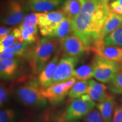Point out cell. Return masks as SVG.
<instances>
[{"mask_svg":"<svg viewBox=\"0 0 122 122\" xmlns=\"http://www.w3.org/2000/svg\"><path fill=\"white\" fill-rule=\"evenodd\" d=\"M110 11L109 4L101 0H86L72 21L73 33L84 42L88 50L99 41L102 28Z\"/></svg>","mask_w":122,"mask_h":122,"instance_id":"obj_1","label":"cell"},{"mask_svg":"<svg viewBox=\"0 0 122 122\" xmlns=\"http://www.w3.org/2000/svg\"><path fill=\"white\" fill-rule=\"evenodd\" d=\"M60 41L56 38L45 37L30 44L25 58L28 61L32 71L39 74L57 51Z\"/></svg>","mask_w":122,"mask_h":122,"instance_id":"obj_2","label":"cell"},{"mask_svg":"<svg viewBox=\"0 0 122 122\" xmlns=\"http://www.w3.org/2000/svg\"><path fill=\"white\" fill-rule=\"evenodd\" d=\"M42 88L39 81L34 79L23 80L14 90L16 98L25 106L41 107L46 105V98L42 94Z\"/></svg>","mask_w":122,"mask_h":122,"instance_id":"obj_3","label":"cell"},{"mask_svg":"<svg viewBox=\"0 0 122 122\" xmlns=\"http://www.w3.org/2000/svg\"><path fill=\"white\" fill-rule=\"evenodd\" d=\"M93 77L102 83H108L120 70L122 63L96 55L92 63Z\"/></svg>","mask_w":122,"mask_h":122,"instance_id":"obj_4","label":"cell"},{"mask_svg":"<svg viewBox=\"0 0 122 122\" xmlns=\"http://www.w3.org/2000/svg\"><path fill=\"white\" fill-rule=\"evenodd\" d=\"M25 10L20 0H9L4 5L2 9L1 23L9 26L20 24L25 18Z\"/></svg>","mask_w":122,"mask_h":122,"instance_id":"obj_5","label":"cell"},{"mask_svg":"<svg viewBox=\"0 0 122 122\" xmlns=\"http://www.w3.org/2000/svg\"><path fill=\"white\" fill-rule=\"evenodd\" d=\"M95 106V101L92 100L88 94H84L72 101L66 112V120H76L85 117Z\"/></svg>","mask_w":122,"mask_h":122,"instance_id":"obj_6","label":"cell"},{"mask_svg":"<svg viewBox=\"0 0 122 122\" xmlns=\"http://www.w3.org/2000/svg\"><path fill=\"white\" fill-rule=\"evenodd\" d=\"M75 83L76 79L72 77L63 83L52 84L48 88H42V94L51 104H59L64 100Z\"/></svg>","mask_w":122,"mask_h":122,"instance_id":"obj_7","label":"cell"},{"mask_svg":"<svg viewBox=\"0 0 122 122\" xmlns=\"http://www.w3.org/2000/svg\"><path fill=\"white\" fill-rule=\"evenodd\" d=\"M79 58L64 57L59 60L55 70L52 84L63 83L74 77V68L78 62Z\"/></svg>","mask_w":122,"mask_h":122,"instance_id":"obj_8","label":"cell"},{"mask_svg":"<svg viewBox=\"0 0 122 122\" xmlns=\"http://www.w3.org/2000/svg\"><path fill=\"white\" fill-rule=\"evenodd\" d=\"M60 42L65 57H79L88 50L84 42L74 33L68 35Z\"/></svg>","mask_w":122,"mask_h":122,"instance_id":"obj_9","label":"cell"},{"mask_svg":"<svg viewBox=\"0 0 122 122\" xmlns=\"http://www.w3.org/2000/svg\"><path fill=\"white\" fill-rule=\"evenodd\" d=\"M39 29L42 36L56 38L60 41L68 35L73 33L72 22L67 18L54 26Z\"/></svg>","mask_w":122,"mask_h":122,"instance_id":"obj_10","label":"cell"},{"mask_svg":"<svg viewBox=\"0 0 122 122\" xmlns=\"http://www.w3.org/2000/svg\"><path fill=\"white\" fill-rule=\"evenodd\" d=\"M90 50L100 57L122 63V47L106 45L103 40L94 44Z\"/></svg>","mask_w":122,"mask_h":122,"instance_id":"obj_11","label":"cell"},{"mask_svg":"<svg viewBox=\"0 0 122 122\" xmlns=\"http://www.w3.org/2000/svg\"><path fill=\"white\" fill-rule=\"evenodd\" d=\"M59 54H56L39 74L38 81L43 89L48 88L52 84L53 76L56 67L59 61Z\"/></svg>","mask_w":122,"mask_h":122,"instance_id":"obj_12","label":"cell"},{"mask_svg":"<svg viewBox=\"0 0 122 122\" xmlns=\"http://www.w3.org/2000/svg\"><path fill=\"white\" fill-rule=\"evenodd\" d=\"M66 18L62 10L40 13L38 26L39 28L51 27L62 22Z\"/></svg>","mask_w":122,"mask_h":122,"instance_id":"obj_13","label":"cell"},{"mask_svg":"<svg viewBox=\"0 0 122 122\" xmlns=\"http://www.w3.org/2000/svg\"><path fill=\"white\" fill-rule=\"evenodd\" d=\"M63 0H28V6L32 11L37 13L50 12L63 4Z\"/></svg>","mask_w":122,"mask_h":122,"instance_id":"obj_14","label":"cell"},{"mask_svg":"<svg viewBox=\"0 0 122 122\" xmlns=\"http://www.w3.org/2000/svg\"><path fill=\"white\" fill-rule=\"evenodd\" d=\"M122 24V15L118 14L111 10L103 24L99 37V41H103L105 37L118 28Z\"/></svg>","mask_w":122,"mask_h":122,"instance_id":"obj_15","label":"cell"},{"mask_svg":"<svg viewBox=\"0 0 122 122\" xmlns=\"http://www.w3.org/2000/svg\"><path fill=\"white\" fill-rule=\"evenodd\" d=\"M20 61L19 58L0 60V75L1 79L10 80L16 75L19 70Z\"/></svg>","mask_w":122,"mask_h":122,"instance_id":"obj_16","label":"cell"},{"mask_svg":"<svg viewBox=\"0 0 122 122\" xmlns=\"http://www.w3.org/2000/svg\"><path fill=\"white\" fill-rule=\"evenodd\" d=\"M12 33L16 38L18 41L24 43L33 44L38 40V30L37 27H27L24 28H15Z\"/></svg>","mask_w":122,"mask_h":122,"instance_id":"obj_17","label":"cell"},{"mask_svg":"<svg viewBox=\"0 0 122 122\" xmlns=\"http://www.w3.org/2000/svg\"><path fill=\"white\" fill-rule=\"evenodd\" d=\"M115 103L114 96L107 95L104 100L98 102L96 105L97 110L100 111L105 122H112Z\"/></svg>","mask_w":122,"mask_h":122,"instance_id":"obj_18","label":"cell"},{"mask_svg":"<svg viewBox=\"0 0 122 122\" xmlns=\"http://www.w3.org/2000/svg\"><path fill=\"white\" fill-rule=\"evenodd\" d=\"M88 94L94 101L100 102L106 98L107 86L102 83H98L93 79L88 80Z\"/></svg>","mask_w":122,"mask_h":122,"instance_id":"obj_19","label":"cell"},{"mask_svg":"<svg viewBox=\"0 0 122 122\" xmlns=\"http://www.w3.org/2000/svg\"><path fill=\"white\" fill-rule=\"evenodd\" d=\"M82 6L79 0H66L62 5V10L66 17L72 21L80 13Z\"/></svg>","mask_w":122,"mask_h":122,"instance_id":"obj_20","label":"cell"},{"mask_svg":"<svg viewBox=\"0 0 122 122\" xmlns=\"http://www.w3.org/2000/svg\"><path fill=\"white\" fill-rule=\"evenodd\" d=\"M88 80H78L70 89L68 96L71 98H79L84 94H88Z\"/></svg>","mask_w":122,"mask_h":122,"instance_id":"obj_21","label":"cell"},{"mask_svg":"<svg viewBox=\"0 0 122 122\" xmlns=\"http://www.w3.org/2000/svg\"><path fill=\"white\" fill-rule=\"evenodd\" d=\"M106 45H111L122 47V24L103 39Z\"/></svg>","mask_w":122,"mask_h":122,"instance_id":"obj_22","label":"cell"},{"mask_svg":"<svg viewBox=\"0 0 122 122\" xmlns=\"http://www.w3.org/2000/svg\"><path fill=\"white\" fill-rule=\"evenodd\" d=\"M93 77L92 65H84L75 70L74 77L78 80H88Z\"/></svg>","mask_w":122,"mask_h":122,"instance_id":"obj_23","label":"cell"},{"mask_svg":"<svg viewBox=\"0 0 122 122\" xmlns=\"http://www.w3.org/2000/svg\"><path fill=\"white\" fill-rule=\"evenodd\" d=\"M107 88L114 94H122V69L107 83Z\"/></svg>","mask_w":122,"mask_h":122,"instance_id":"obj_24","label":"cell"},{"mask_svg":"<svg viewBox=\"0 0 122 122\" xmlns=\"http://www.w3.org/2000/svg\"><path fill=\"white\" fill-rule=\"evenodd\" d=\"M30 45V44L17 41L14 43L10 47L11 49L12 53H14L20 58L24 57L25 58Z\"/></svg>","mask_w":122,"mask_h":122,"instance_id":"obj_25","label":"cell"},{"mask_svg":"<svg viewBox=\"0 0 122 122\" xmlns=\"http://www.w3.org/2000/svg\"><path fill=\"white\" fill-rule=\"evenodd\" d=\"M39 13H32L25 16L19 25V28H24L27 27H35L38 25Z\"/></svg>","mask_w":122,"mask_h":122,"instance_id":"obj_26","label":"cell"},{"mask_svg":"<svg viewBox=\"0 0 122 122\" xmlns=\"http://www.w3.org/2000/svg\"><path fill=\"white\" fill-rule=\"evenodd\" d=\"M11 96V88L10 86H7L4 82H1L0 86V106L4 107L9 101Z\"/></svg>","mask_w":122,"mask_h":122,"instance_id":"obj_27","label":"cell"},{"mask_svg":"<svg viewBox=\"0 0 122 122\" xmlns=\"http://www.w3.org/2000/svg\"><path fill=\"white\" fill-rule=\"evenodd\" d=\"M16 113L11 108L1 109L0 111V122H15Z\"/></svg>","mask_w":122,"mask_h":122,"instance_id":"obj_28","label":"cell"},{"mask_svg":"<svg viewBox=\"0 0 122 122\" xmlns=\"http://www.w3.org/2000/svg\"><path fill=\"white\" fill-rule=\"evenodd\" d=\"M84 122H105L100 111L93 109L84 117Z\"/></svg>","mask_w":122,"mask_h":122,"instance_id":"obj_29","label":"cell"},{"mask_svg":"<svg viewBox=\"0 0 122 122\" xmlns=\"http://www.w3.org/2000/svg\"><path fill=\"white\" fill-rule=\"evenodd\" d=\"M18 40L13 33L7 35L5 37L0 39V50H2L4 48L11 46Z\"/></svg>","mask_w":122,"mask_h":122,"instance_id":"obj_30","label":"cell"},{"mask_svg":"<svg viewBox=\"0 0 122 122\" xmlns=\"http://www.w3.org/2000/svg\"><path fill=\"white\" fill-rule=\"evenodd\" d=\"M112 122H122V105L115 106Z\"/></svg>","mask_w":122,"mask_h":122,"instance_id":"obj_31","label":"cell"},{"mask_svg":"<svg viewBox=\"0 0 122 122\" xmlns=\"http://www.w3.org/2000/svg\"><path fill=\"white\" fill-rule=\"evenodd\" d=\"M15 58H20L15 54L14 53H1L0 54V60L4 59H12Z\"/></svg>","mask_w":122,"mask_h":122,"instance_id":"obj_32","label":"cell"},{"mask_svg":"<svg viewBox=\"0 0 122 122\" xmlns=\"http://www.w3.org/2000/svg\"><path fill=\"white\" fill-rule=\"evenodd\" d=\"M11 32H13L11 28L1 26L0 28V39H2L7 35H10Z\"/></svg>","mask_w":122,"mask_h":122,"instance_id":"obj_33","label":"cell"},{"mask_svg":"<svg viewBox=\"0 0 122 122\" xmlns=\"http://www.w3.org/2000/svg\"><path fill=\"white\" fill-rule=\"evenodd\" d=\"M116 4L122 6V0H115V1H114Z\"/></svg>","mask_w":122,"mask_h":122,"instance_id":"obj_34","label":"cell"},{"mask_svg":"<svg viewBox=\"0 0 122 122\" xmlns=\"http://www.w3.org/2000/svg\"><path fill=\"white\" fill-rule=\"evenodd\" d=\"M79 1H80V2L81 3V4L82 6H83V5L85 4V2H86V0H79Z\"/></svg>","mask_w":122,"mask_h":122,"instance_id":"obj_35","label":"cell"},{"mask_svg":"<svg viewBox=\"0 0 122 122\" xmlns=\"http://www.w3.org/2000/svg\"><path fill=\"white\" fill-rule=\"evenodd\" d=\"M103 2L105 3V4H108V2H109V0H101Z\"/></svg>","mask_w":122,"mask_h":122,"instance_id":"obj_36","label":"cell"},{"mask_svg":"<svg viewBox=\"0 0 122 122\" xmlns=\"http://www.w3.org/2000/svg\"><path fill=\"white\" fill-rule=\"evenodd\" d=\"M67 122H80L77 120H71V121H67Z\"/></svg>","mask_w":122,"mask_h":122,"instance_id":"obj_37","label":"cell"},{"mask_svg":"<svg viewBox=\"0 0 122 122\" xmlns=\"http://www.w3.org/2000/svg\"><path fill=\"white\" fill-rule=\"evenodd\" d=\"M111 1H115V0H111Z\"/></svg>","mask_w":122,"mask_h":122,"instance_id":"obj_38","label":"cell"}]
</instances>
